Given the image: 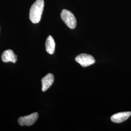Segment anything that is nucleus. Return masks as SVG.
Segmentation results:
<instances>
[{
  "mask_svg": "<svg viewBox=\"0 0 131 131\" xmlns=\"http://www.w3.org/2000/svg\"><path fill=\"white\" fill-rule=\"evenodd\" d=\"M44 6V2L43 0H37L31 7L29 18L33 24H38L40 21Z\"/></svg>",
  "mask_w": 131,
  "mask_h": 131,
  "instance_id": "obj_1",
  "label": "nucleus"
},
{
  "mask_svg": "<svg viewBox=\"0 0 131 131\" xmlns=\"http://www.w3.org/2000/svg\"><path fill=\"white\" fill-rule=\"evenodd\" d=\"M61 18L66 25L72 29L76 27L77 21L74 15L70 11L63 9L61 12Z\"/></svg>",
  "mask_w": 131,
  "mask_h": 131,
  "instance_id": "obj_2",
  "label": "nucleus"
},
{
  "mask_svg": "<svg viewBox=\"0 0 131 131\" xmlns=\"http://www.w3.org/2000/svg\"><path fill=\"white\" fill-rule=\"evenodd\" d=\"M75 61L83 67L91 65L95 62L93 56L86 53H82L77 56L75 58Z\"/></svg>",
  "mask_w": 131,
  "mask_h": 131,
  "instance_id": "obj_3",
  "label": "nucleus"
},
{
  "mask_svg": "<svg viewBox=\"0 0 131 131\" xmlns=\"http://www.w3.org/2000/svg\"><path fill=\"white\" fill-rule=\"evenodd\" d=\"M38 117V113H33L28 116L19 117L18 119V123L20 125L22 126H31L37 121Z\"/></svg>",
  "mask_w": 131,
  "mask_h": 131,
  "instance_id": "obj_4",
  "label": "nucleus"
},
{
  "mask_svg": "<svg viewBox=\"0 0 131 131\" xmlns=\"http://www.w3.org/2000/svg\"><path fill=\"white\" fill-rule=\"evenodd\" d=\"M2 60L5 63L11 62L15 63L17 61V56L11 50H5L2 54Z\"/></svg>",
  "mask_w": 131,
  "mask_h": 131,
  "instance_id": "obj_5",
  "label": "nucleus"
},
{
  "mask_svg": "<svg viewBox=\"0 0 131 131\" xmlns=\"http://www.w3.org/2000/svg\"><path fill=\"white\" fill-rule=\"evenodd\" d=\"M131 115V112L118 113L113 115L111 117V120L115 123H121L126 121Z\"/></svg>",
  "mask_w": 131,
  "mask_h": 131,
  "instance_id": "obj_6",
  "label": "nucleus"
},
{
  "mask_svg": "<svg viewBox=\"0 0 131 131\" xmlns=\"http://www.w3.org/2000/svg\"><path fill=\"white\" fill-rule=\"evenodd\" d=\"M54 81V77L52 73H48L41 80L42 91H46L52 85Z\"/></svg>",
  "mask_w": 131,
  "mask_h": 131,
  "instance_id": "obj_7",
  "label": "nucleus"
},
{
  "mask_svg": "<svg viewBox=\"0 0 131 131\" xmlns=\"http://www.w3.org/2000/svg\"><path fill=\"white\" fill-rule=\"evenodd\" d=\"M55 46L56 44L53 38L51 36H49L47 38L45 43L46 50L47 52L50 54H52L54 52Z\"/></svg>",
  "mask_w": 131,
  "mask_h": 131,
  "instance_id": "obj_8",
  "label": "nucleus"
}]
</instances>
